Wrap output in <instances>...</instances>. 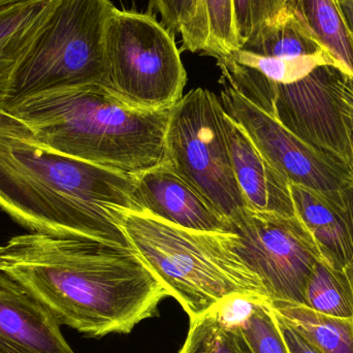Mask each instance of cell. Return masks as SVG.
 Instances as JSON below:
<instances>
[{
  "mask_svg": "<svg viewBox=\"0 0 353 353\" xmlns=\"http://www.w3.org/2000/svg\"><path fill=\"white\" fill-rule=\"evenodd\" d=\"M0 272L57 321L91 338L130 334L169 292L132 247L30 232L0 249Z\"/></svg>",
  "mask_w": 353,
  "mask_h": 353,
  "instance_id": "6da1fadb",
  "label": "cell"
},
{
  "mask_svg": "<svg viewBox=\"0 0 353 353\" xmlns=\"http://www.w3.org/2000/svg\"><path fill=\"white\" fill-rule=\"evenodd\" d=\"M0 209L31 232L130 246L121 214L142 211L136 176L50 148L0 105Z\"/></svg>",
  "mask_w": 353,
  "mask_h": 353,
  "instance_id": "7a4b0ae2",
  "label": "cell"
},
{
  "mask_svg": "<svg viewBox=\"0 0 353 353\" xmlns=\"http://www.w3.org/2000/svg\"><path fill=\"white\" fill-rule=\"evenodd\" d=\"M172 109L139 107L109 87L85 85L39 93L8 110L53 150L137 176L167 161Z\"/></svg>",
  "mask_w": 353,
  "mask_h": 353,
  "instance_id": "3957f363",
  "label": "cell"
},
{
  "mask_svg": "<svg viewBox=\"0 0 353 353\" xmlns=\"http://www.w3.org/2000/svg\"><path fill=\"white\" fill-rule=\"evenodd\" d=\"M130 246L188 314L230 303H271L263 282L239 256L234 234L188 230L145 211L121 214Z\"/></svg>",
  "mask_w": 353,
  "mask_h": 353,
  "instance_id": "277c9868",
  "label": "cell"
},
{
  "mask_svg": "<svg viewBox=\"0 0 353 353\" xmlns=\"http://www.w3.org/2000/svg\"><path fill=\"white\" fill-rule=\"evenodd\" d=\"M111 0H56L45 28L21 62L1 107L47 91L109 87L105 51Z\"/></svg>",
  "mask_w": 353,
  "mask_h": 353,
  "instance_id": "5b68a950",
  "label": "cell"
},
{
  "mask_svg": "<svg viewBox=\"0 0 353 353\" xmlns=\"http://www.w3.org/2000/svg\"><path fill=\"white\" fill-rule=\"evenodd\" d=\"M105 51L110 88L128 103L163 109L182 99L187 72L180 50L175 35L154 14L114 6Z\"/></svg>",
  "mask_w": 353,
  "mask_h": 353,
  "instance_id": "8992f818",
  "label": "cell"
},
{
  "mask_svg": "<svg viewBox=\"0 0 353 353\" xmlns=\"http://www.w3.org/2000/svg\"><path fill=\"white\" fill-rule=\"evenodd\" d=\"M165 155V163L226 219L246 208L230 159L224 110L211 91L193 89L173 105Z\"/></svg>",
  "mask_w": 353,
  "mask_h": 353,
  "instance_id": "52a82bcc",
  "label": "cell"
},
{
  "mask_svg": "<svg viewBox=\"0 0 353 353\" xmlns=\"http://www.w3.org/2000/svg\"><path fill=\"white\" fill-rule=\"evenodd\" d=\"M222 85L279 120L311 144L327 151L352 171L347 128L338 103L336 77L339 68L319 66L292 84H276L226 60H217Z\"/></svg>",
  "mask_w": 353,
  "mask_h": 353,
  "instance_id": "ba28073f",
  "label": "cell"
},
{
  "mask_svg": "<svg viewBox=\"0 0 353 353\" xmlns=\"http://www.w3.org/2000/svg\"><path fill=\"white\" fill-rule=\"evenodd\" d=\"M228 221L236 253L259 276L271 302L304 305L307 281L321 254L298 216L245 208Z\"/></svg>",
  "mask_w": 353,
  "mask_h": 353,
  "instance_id": "9c48e42d",
  "label": "cell"
},
{
  "mask_svg": "<svg viewBox=\"0 0 353 353\" xmlns=\"http://www.w3.org/2000/svg\"><path fill=\"white\" fill-rule=\"evenodd\" d=\"M220 103L290 184L327 195L353 188V173L345 163L284 126L232 87L223 85Z\"/></svg>",
  "mask_w": 353,
  "mask_h": 353,
  "instance_id": "30bf717a",
  "label": "cell"
},
{
  "mask_svg": "<svg viewBox=\"0 0 353 353\" xmlns=\"http://www.w3.org/2000/svg\"><path fill=\"white\" fill-rule=\"evenodd\" d=\"M136 199L142 211L188 230L230 232L228 219L165 163L136 176Z\"/></svg>",
  "mask_w": 353,
  "mask_h": 353,
  "instance_id": "8fae6325",
  "label": "cell"
},
{
  "mask_svg": "<svg viewBox=\"0 0 353 353\" xmlns=\"http://www.w3.org/2000/svg\"><path fill=\"white\" fill-rule=\"evenodd\" d=\"M53 315L0 272V353H74Z\"/></svg>",
  "mask_w": 353,
  "mask_h": 353,
  "instance_id": "7c38bea8",
  "label": "cell"
},
{
  "mask_svg": "<svg viewBox=\"0 0 353 353\" xmlns=\"http://www.w3.org/2000/svg\"><path fill=\"white\" fill-rule=\"evenodd\" d=\"M224 128L234 175L246 208L261 213L296 217L288 179L272 165L242 126L225 112Z\"/></svg>",
  "mask_w": 353,
  "mask_h": 353,
  "instance_id": "4fadbf2b",
  "label": "cell"
},
{
  "mask_svg": "<svg viewBox=\"0 0 353 353\" xmlns=\"http://www.w3.org/2000/svg\"><path fill=\"white\" fill-rule=\"evenodd\" d=\"M299 219L312 234L321 259L338 271L353 257V188L333 195L290 184Z\"/></svg>",
  "mask_w": 353,
  "mask_h": 353,
  "instance_id": "5bb4252c",
  "label": "cell"
},
{
  "mask_svg": "<svg viewBox=\"0 0 353 353\" xmlns=\"http://www.w3.org/2000/svg\"><path fill=\"white\" fill-rule=\"evenodd\" d=\"M56 0H20L0 8V105L17 68L49 20Z\"/></svg>",
  "mask_w": 353,
  "mask_h": 353,
  "instance_id": "9a60e30c",
  "label": "cell"
},
{
  "mask_svg": "<svg viewBox=\"0 0 353 353\" xmlns=\"http://www.w3.org/2000/svg\"><path fill=\"white\" fill-rule=\"evenodd\" d=\"M285 8L305 23L353 78V32L339 0H286Z\"/></svg>",
  "mask_w": 353,
  "mask_h": 353,
  "instance_id": "2e32d148",
  "label": "cell"
},
{
  "mask_svg": "<svg viewBox=\"0 0 353 353\" xmlns=\"http://www.w3.org/2000/svg\"><path fill=\"white\" fill-rule=\"evenodd\" d=\"M239 49L284 59L319 57L337 61L305 23L286 8L279 18L261 27Z\"/></svg>",
  "mask_w": 353,
  "mask_h": 353,
  "instance_id": "e0dca14e",
  "label": "cell"
},
{
  "mask_svg": "<svg viewBox=\"0 0 353 353\" xmlns=\"http://www.w3.org/2000/svg\"><path fill=\"white\" fill-rule=\"evenodd\" d=\"M270 307L319 352L353 353V319L329 316L296 303L271 302Z\"/></svg>",
  "mask_w": 353,
  "mask_h": 353,
  "instance_id": "ac0fdd59",
  "label": "cell"
},
{
  "mask_svg": "<svg viewBox=\"0 0 353 353\" xmlns=\"http://www.w3.org/2000/svg\"><path fill=\"white\" fill-rule=\"evenodd\" d=\"M304 305L329 316L353 319V292L345 273L319 259L307 281Z\"/></svg>",
  "mask_w": 353,
  "mask_h": 353,
  "instance_id": "d6986e66",
  "label": "cell"
},
{
  "mask_svg": "<svg viewBox=\"0 0 353 353\" xmlns=\"http://www.w3.org/2000/svg\"><path fill=\"white\" fill-rule=\"evenodd\" d=\"M220 59L232 62L276 84H292L306 78L319 66H334L344 72L337 61L327 58L302 57L296 59L269 57L238 49ZM219 60V59H217Z\"/></svg>",
  "mask_w": 353,
  "mask_h": 353,
  "instance_id": "ffe728a7",
  "label": "cell"
},
{
  "mask_svg": "<svg viewBox=\"0 0 353 353\" xmlns=\"http://www.w3.org/2000/svg\"><path fill=\"white\" fill-rule=\"evenodd\" d=\"M224 309L189 319L188 334L179 353H242L236 323L228 321Z\"/></svg>",
  "mask_w": 353,
  "mask_h": 353,
  "instance_id": "44dd1931",
  "label": "cell"
},
{
  "mask_svg": "<svg viewBox=\"0 0 353 353\" xmlns=\"http://www.w3.org/2000/svg\"><path fill=\"white\" fill-rule=\"evenodd\" d=\"M159 12L163 26L182 39V49L203 55L208 39L201 23V0H149V12Z\"/></svg>",
  "mask_w": 353,
  "mask_h": 353,
  "instance_id": "7402d4cb",
  "label": "cell"
},
{
  "mask_svg": "<svg viewBox=\"0 0 353 353\" xmlns=\"http://www.w3.org/2000/svg\"><path fill=\"white\" fill-rule=\"evenodd\" d=\"M201 23L208 39L203 55L216 60L240 48L234 0H201Z\"/></svg>",
  "mask_w": 353,
  "mask_h": 353,
  "instance_id": "603a6c76",
  "label": "cell"
},
{
  "mask_svg": "<svg viewBox=\"0 0 353 353\" xmlns=\"http://www.w3.org/2000/svg\"><path fill=\"white\" fill-rule=\"evenodd\" d=\"M270 304H249L246 316L238 323L239 329L254 353H288Z\"/></svg>",
  "mask_w": 353,
  "mask_h": 353,
  "instance_id": "cb8c5ba5",
  "label": "cell"
},
{
  "mask_svg": "<svg viewBox=\"0 0 353 353\" xmlns=\"http://www.w3.org/2000/svg\"><path fill=\"white\" fill-rule=\"evenodd\" d=\"M286 0H234L236 32L240 47L257 30L279 18Z\"/></svg>",
  "mask_w": 353,
  "mask_h": 353,
  "instance_id": "d4e9b609",
  "label": "cell"
},
{
  "mask_svg": "<svg viewBox=\"0 0 353 353\" xmlns=\"http://www.w3.org/2000/svg\"><path fill=\"white\" fill-rule=\"evenodd\" d=\"M336 91L338 103L347 128L350 153H352V172L353 173V78L342 70H338L336 77Z\"/></svg>",
  "mask_w": 353,
  "mask_h": 353,
  "instance_id": "484cf974",
  "label": "cell"
},
{
  "mask_svg": "<svg viewBox=\"0 0 353 353\" xmlns=\"http://www.w3.org/2000/svg\"><path fill=\"white\" fill-rule=\"evenodd\" d=\"M275 319L288 353H321L301 334H299L292 325H288V323L282 321L276 315Z\"/></svg>",
  "mask_w": 353,
  "mask_h": 353,
  "instance_id": "4316f807",
  "label": "cell"
},
{
  "mask_svg": "<svg viewBox=\"0 0 353 353\" xmlns=\"http://www.w3.org/2000/svg\"><path fill=\"white\" fill-rule=\"evenodd\" d=\"M339 2L353 32V0H339Z\"/></svg>",
  "mask_w": 353,
  "mask_h": 353,
  "instance_id": "83f0119b",
  "label": "cell"
},
{
  "mask_svg": "<svg viewBox=\"0 0 353 353\" xmlns=\"http://www.w3.org/2000/svg\"><path fill=\"white\" fill-rule=\"evenodd\" d=\"M236 332H238V339L239 344H240L241 352L242 353H254L251 350L250 346L247 343L246 340H245L244 336H243L242 332L239 329L238 323H236Z\"/></svg>",
  "mask_w": 353,
  "mask_h": 353,
  "instance_id": "f1b7e54d",
  "label": "cell"
},
{
  "mask_svg": "<svg viewBox=\"0 0 353 353\" xmlns=\"http://www.w3.org/2000/svg\"><path fill=\"white\" fill-rule=\"evenodd\" d=\"M344 273H345L346 277H347L348 282H350V288H352L353 292V257L352 261L347 263L345 268H344Z\"/></svg>",
  "mask_w": 353,
  "mask_h": 353,
  "instance_id": "f546056e",
  "label": "cell"
},
{
  "mask_svg": "<svg viewBox=\"0 0 353 353\" xmlns=\"http://www.w3.org/2000/svg\"><path fill=\"white\" fill-rule=\"evenodd\" d=\"M0 249H1V246H0Z\"/></svg>",
  "mask_w": 353,
  "mask_h": 353,
  "instance_id": "4dcf8cb0",
  "label": "cell"
}]
</instances>
